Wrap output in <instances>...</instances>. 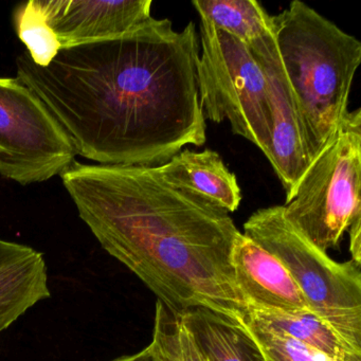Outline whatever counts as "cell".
I'll list each match as a JSON object with an SVG mask.
<instances>
[{
  "label": "cell",
  "instance_id": "obj_1",
  "mask_svg": "<svg viewBox=\"0 0 361 361\" xmlns=\"http://www.w3.org/2000/svg\"><path fill=\"white\" fill-rule=\"evenodd\" d=\"M196 26L152 18L113 39L63 48L48 66L24 52L18 78L48 107L75 154L102 166H161L202 147Z\"/></svg>",
  "mask_w": 361,
  "mask_h": 361
},
{
  "label": "cell",
  "instance_id": "obj_2",
  "mask_svg": "<svg viewBox=\"0 0 361 361\" xmlns=\"http://www.w3.org/2000/svg\"><path fill=\"white\" fill-rule=\"evenodd\" d=\"M61 178L103 249L169 310L208 308L244 324L231 264L242 232L227 211L171 185L158 166L75 161Z\"/></svg>",
  "mask_w": 361,
  "mask_h": 361
},
{
  "label": "cell",
  "instance_id": "obj_3",
  "mask_svg": "<svg viewBox=\"0 0 361 361\" xmlns=\"http://www.w3.org/2000/svg\"><path fill=\"white\" fill-rule=\"evenodd\" d=\"M272 31L314 159L350 111L361 43L298 0L272 16Z\"/></svg>",
  "mask_w": 361,
  "mask_h": 361
},
{
  "label": "cell",
  "instance_id": "obj_4",
  "mask_svg": "<svg viewBox=\"0 0 361 361\" xmlns=\"http://www.w3.org/2000/svg\"><path fill=\"white\" fill-rule=\"evenodd\" d=\"M244 234L288 270L312 314L361 350V271L339 263L298 231L284 207L259 209L244 224Z\"/></svg>",
  "mask_w": 361,
  "mask_h": 361
},
{
  "label": "cell",
  "instance_id": "obj_5",
  "mask_svg": "<svg viewBox=\"0 0 361 361\" xmlns=\"http://www.w3.org/2000/svg\"><path fill=\"white\" fill-rule=\"evenodd\" d=\"M361 109L348 111L283 204L289 223L321 250L338 248L361 219Z\"/></svg>",
  "mask_w": 361,
  "mask_h": 361
},
{
  "label": "cell",
  "instance_id": "obj_6",
  "mask_svg": "<svg viewBox=\"0 0 361 361\" xmlns=\"http://www.w3.org/2000/svg\"><path fill=\"white\" fill-rule=\"evenodd\" d=\"M200 47L196 75L204 119L229 122L234 135L255 145L268 159L272 137L269 94L250 48L202 20Z\"/></svg>",
  "mask_w": 361,
  "mask_h": 361
},
{
  "label": "cell",
  "instance_id": "obj_7",
  "mask_svg": "<svg viewBox=\"0 0 361 361\" xmlns=\"http://www.w3.org/2000/svg\"><path fill=\"white\" fill-rule=\"evenodd\" d=\"M73 142L43 101L18 78H0V176L22 185L61 176Z\"/></svg>",
  "mask_w": 361,
  "mask_h": 361
},
{
  "label": "cell",
  "instance_id": "obj_8",
  "mask_svg": "<svg viewBox=\"0 0 361 361\" xmlns=\"http://www.w3.org/2000/svg\"><path fill=\"white\" fill-rule=\"evenodd\" d=\"M248 46L267 82L272 119L268 161L286 192L287 204L312 161L307 134L295 92L279 54L274 31Z\"/></svg>",
  "mask_w": 361,
  "mask_h": 361
},
{
  "label": "cell",
  "instance_id": "obj_9",
  "mask_svg": "<svg viewBox=\"0 0 361 361\" xmlns=\"http://www.w3.org/2000/svg\"><path fill=\"white\" fill-rule=\"evenodd\" d=\"M63 48L113 39L151 20L152 0H37Z\"/></svg>",
  "mask_w": 361,
  "mask_h": 361
},
{
  "label": "cell",
  "instance_id": "obj_10",
  "mask_svg": "<svg viewBox=\"0 0 361 361\" xmlns=\"http://www.w3.org/2000/svg\"><path fill=\"white\" fill-rule=\"evenodd\" d=\"M231 264L236 286L249 310L312 312L288 270L243 233L234 245Z\"/></svg>",
  "mask_w": 361,
  "mask_h": 361
},
{
  "label": "cell",
  "instance_id": "obj_11",
  "mask_svg": "<svg viewBox=\"0 0 361 361\" xmlns=\"http://www.w3.org/2000/svg\"><path fill=\"white\" fill-rule=\"evenodd\" d=\"M50 295L43 253L0 240V333Z\"/></svg>",
  "mask_w": 361,
  "mask_h": 361
},
{
  "label": "cell",
  "instance_id": "obj_12",
  "mask_svg": "<svg viewBox=\"0 0 361 361\" xmlns=\"http://www.w3.org/2000/svg\"><path fill=\"white\" fill-rule=\"evenodd\" d=\"M158 168L171 185L200 196L228 213L235 212L240 207L242 191L238 179L216 151L183 149Z\"/></svg>",
  "mask_w": 361,
  "mask_h": 361
},
{
  "label": "cell",
  "instance_id": "obj_13",
  "mask_svg": "<svg viewBox=\"0 0 361 361\" xmlns=\"http://www.w3.org/2000/svg\"><path fill=\"white\" fill-rule=\"evenodd\" d=\"M181 317L208 361H265L242 323L202 307Z\"/></svg>",
  "mask_w": 361,
  "mask_h": 361
},
{
  "label": "cell",
  "instance_id": "obj_14",
  "mask_svg": "<svg viewBox=\"0 0 361 361\" xmlns=\"http://www.w3.org/2000/svg\"><path fill=\"white\" fill-rule=\"evenodd\" d=\"M255 322L280 331L335 361H361V350L342 338L312 312H267L249 310Z\"/></svg>",
  "mask_w": 361,
  "mask_h": 361
},
{
  "label": "cell",
  "instance_id": "obj_15",
  "mask_svg": "<svg viewBox=\"0 0 361 361\" xmlns=\"http://www.w3.org/2000/svg\"><path fill=\"white\" fill-rule=\"evenodd\" d=\"M200 20L247 45L272 30V16L255 0H194Z\"/></svg>",
  "mask_w": 361,
  "mask_h": 361
},
{
  "label": "cell",
  "instance_id": "obj_16",
  "mask_svg": "<svg viewBox=\"0 0 361 361\" xmlns=\"http://www.w3.org/2000/svg\"><path fill=\"white\" fill-rule=\"evenodd\" d=\"M157 361H208L180 314L156 302L153 339L149 344Z\"/></svg>",
  "mask_w": 361,
  "mask_h": 361
},
{
  "label": "cell",
  "instance_id": "obj_17",
  "mask_svg": "<svg viewBox=\"0 0 361 361\" xmlns=\"http://www.w3.org/2000/svg\"><path fill=\"white\" fill-rule=\"evenodd\" d=\"M13 20L18 37L26 46L33 63L48 66L60 51L61 46L46 24L37 0L18 6L14 11Z\"/></svg>",
  "mask_w": 361,
  "mask_h": 361
},
{
  "label": "cell",
  "instance_id": "obj_18",
  "mask_svg": "<svg viewBox=\"0 0 361 361\" xmlns=\"http://www.w3.org/2000/svg\"><path fill=\"white\" fill-rule=\"evenodd\" d=\"M244 326L259 346L265 361H335L280 331L263 326L248 314Z\"/></svg>",
  "mask_w": 361,
  "mask_h": 361
},
{
  "label": "cell",
  "instance_id": "obj_19",
  "mask_svg": "<svg viewBox=\"0 0 361 361\" xmlns=\"http://www.w3.org/2000/svg\"><path fill=\"white\" fill-rule=\"evenodd\" d=\"M350 232V252L352 261L361 265V219L353 221L348 230Z\"/></svg>",
  "mask_w": 361,
  "mask_h": 361
},
{
  "label": "cell",
  "instance_id": "obj_20",
  "mask_svg": "<svg viewBox=\"0 0 361 361\" xmlns=\"http://www.w3.org/2000/svg\"><path fill=\"white\" fill-rule=\"evenodd\" d=\"M113 361H157V359L154 356L151 348L147 345V348H143L142 350L137 353V354L120 357V358L115 359Z\"/></svg>",
  "mask_w": 361,
  "mask_h": 361
}]
</instances>
